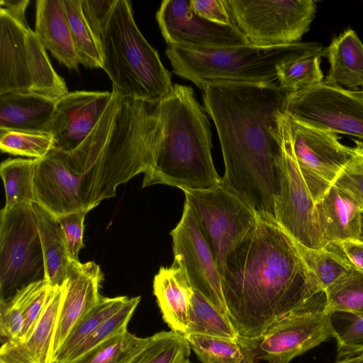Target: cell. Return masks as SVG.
<instances>
[{"instance_id": "cell-5", "label": "cell", "mask_w": 363, "mask_h": 363, "mask_svg": "<svg viewBox=\"0 0 363 363\" xmlns=\"http://www.w3.org/2000/svg\"><path fill=\"white\" fill-rule=\"evenodd\" d=\"M101 44L102 69L121 95L155 105L169 93L171 74L139 30L130 1L116 0Z\"/></svg>"}, {"instance_id": "cell-31", "label": "cell", "mask_w": 363, "mask_h": 363, "mask_svg": "<svg viewBox=\"0 0 363 363\" xmlns=\"http://www.w3.org/2000/svg\"><path fill=\"white\" fill-rule=\"evenodd\" d=\"M191 350L183 335L162 331L149 337L147 345L130 363H191Z\"/></svg>"}, {"instance_id": "cell-32", "label": "cell", "mask_w": 363, "mask_h": 363, "mask_svg": "<svg viewBox=\"0 0 363 363\" xmlns=\"http://www.w3.org/2000/svg\"><path fill=\"white\" fill-rule=\"evenodd\" d=\"M148 340L149 337H139L127 330L68 363H130Z\"/></svg>"}, {"instance_id": "cell-36", "label": "cell", "mask_w": 363, "mask_h": 363, "mask_svg": "<svg viewBox=\"0 0 363 363\" xmlns=\"http://www.w3.org/2000/svg\"><path fill=\"white\" fill-rule=\"evenodd\" d=\"M184 336L202 363H241L245 358L236 340L196 334Z\"/></svg>"}, {"instance_id": "cell-11", "label": "cell", "mask_w": 363, "mask_h": 363, "mask_svg": "<svg viewBox=\"0 0 363 363\" xmlns=\"http://www.w3.org/2000/svg\"><path fill=\"white\" fill-rule=\"evenodd\" d=\"M279 114L275 128L280 145L276 222L298 244L311 249L323 248L326 245L319 227L315 202L293 155Z\"/></svg>"}, {"instance_id": "cell-44", "label": "cell", "mask_w": 363, "mask_h": 363, "mask_svg": "<svg viewBox=\"0 0 363 363\" xmlns=\"http://www.w3.org/2000/svg\"><path fill=\"white\" fill-rule=\"evenodd\" d=\"M51 286L45 281L29 301L23 314V328L19 340L25 341L32 332L45 308Z\"/></svg>"}, {"instance_id": "cell-23", "label": "cell", "mask_w": 363, "mask_h": 363, "mask_svg": "<svg viewBox=\"0 0 363 363\" xmlns=\"http://www.w3.org/2000/svg\"><path fill=\"white\" fill-rule=\"evenodd\" d=\"M57 101L32 93L0 95V130L48 133Z\"/></svg>"}, {"instance_id": "cell-25", "label": "cell", "mask_w": 363, "mask_h": 363, "mask_svg": "<svg viewBox=\"0 0 363 363\" xmlns=\"http://www.w3.org/2000/svg\"><path fill=\"white\" fill-rule=\"evenodd\" d=\"M33 208L41 240L45 280L52 286H62L66 279L69 257L57 218L35 202Z\"/></svg>"}, {"instance_id": "cell-19", "label": "cell", "mask_w": 363, "mask_h": 363, "mask_svg": "<svg viewBox=\"0 0 363 363\" xmlns=\"http://www.w3.org/2000/svg\"><path fill=\"white\" fill-rule=\"evenodd\" d=\"M64 294V284L51 286L43 312L28 337L1 344L0 363H52L53 339Z\"/></svg>"}, {"instance_id": "cell-37", "label": "cell", "mask_w": 363, "mask_h": 363, "mask_svg": "<svg viewBox=\"0 0 363 363\" xmlns=\"http://www.w3.org/2000/svg\"><path fill=\"white\" fill-rule=\"evenodd\" d=\"M53 147L54 140L50 133L0 130V148L2 152L43 159Z\"/></svg>"}, {"instance_id": "cell-1", "label": "cell", "mask_w": 363, "mask_h": 363, "mask_svg": "<svg viewBox=\"0 0 363 363\" xmlns=\"http://www.w3.org/2000/svg\"><path fill=\"white\" fill-rule=\"evenodd\" d=\"M221 283L229 320L239 337L259 336L291 316L328 311L325 290L298 243L269 219L259 218L228 254Z\"/></svg>"}, {"instance_id": "cell-7", "label": "cell", "mask_w": 363, "mask_h": 363, "mask_svg": "<svg viewBox=\"0 0 363 363\" xmlns=\"http://www.w3.org/2000/svg\"><path fill=\"white\" fill-rule=\"evenodd\" d=\"M308 44L259 47L243 45L225 48L167 45L165 54L173 72L200 90L212 82L275 83L277 66Z\"/></svg>"}, {"instance_id": "cell-46", "label": "cell", "mask_w": 363, "mask_h": 363, "mask_svg": "<svg viewBox=\"0 0 363 363\" xmlns=\"http://www.w3.org/2000/svg\"><path fill=\"white\" fill-rule=\"evenodd\" d=\"M335 363H363V353L358 355L338 359Z\"/></svg>"}, {"instance_id": "cell-24", "label": "cell", "mask_w": 363, "mask_h": 363, "mask_svg": "<svg viewBox=\"0 0 363 363\" xmlns=\"http://www.w3.org/2000/svg\"><path fill=\"white\" fill-rule=\"evenodd\" d=\"M330 70L323 82L328 85L363 91V44L356 33L345 30L325 48Z\"/></svg>"}, {"instance_id": "cell-4", "label": "cell", "mask_w": 363, "mask_h": 363, "mask_svg": "<svg viewBox=\"0 0 363 363\" xmlns=\"http://www.w3.org/2000/svg\"><path fill=\"white\" fill-rule=\"evenodd\" d=\"M156 108L162 135L143 187L162 184L184 191L220 184L211 155V124L193 88L173 84Z\"/></svg>"}, {"instance_id": "cell-15", "label": "cell", "mask_w": 363, "mask_h": 363, "mask_svg": "<svg viewBox=\"0 0 363 363\" xmlns=\"http://www.w3.org/2000/svg\"><path fill=\"white\" fill-rule=\"evenodd\" d=\"M170 235L174 259L185 269L193 289L203 295L229 320L218 269L208 244L186 203L182 218Z\"/></svg>"}, {"instance_id": "cell-18", "label": "cell", "mask_w": 363, "mask_h": 363, "mask_svg": "<svg viewBox=\"0 0 363 363\" xmlns=\"http://www.w3.org/2000/svg\"><path fill=\"white\" fill-rule=\"evenodd\" d=\"M103 274L94 262L81 263L69 260L64 283L65 294L54 335L53 358L73 328L99 302Z\"/></svg>"}, {"instance_id": "cell-43", "label": "cell", "mask_w": 363, "mask_h": 363, "mask_svg": "<svg viewBox=\"0 0 363 363\" xmlns=\"http://www.w3.org/2000/svg\"><path fill=\"white\" fill-rule=\"evenodd\" d=\"M190 6L203 19L217 24L236 26L227 0H190Z\"/></svg>"}, {"instance_id": "cell-26", "label": "cell", "mask_w": 363, "mask_h": 363, "mask_svg": "<svg viewBox=\"0 0 363 363\" xmlns=\"http://www.w3.org/2000/svg\"><path fill=\"white\" fill-rule=\"evenodd\" d=\"M325 55V48L308 45L285 57L277 66L279 86L287 94H294L322 83L320 62Z\"/></svg>"}, {"instance_id": "cell-27", "label": "cell", "mask_w": 363, "mask_h": 363, "mask_svg": "<svg viewBox=\"0 0 363 363\" xmlns=\"http://www.w3.org/2000/svg\"><path fill=\"white\" fill-rule=\"evenodd\" d=\"M37 159L9 158L1 162L0 174L6 194L4 207L36 202L34 179Z\"/></svg>"}, {"instance_id": "cell-39", "label": "cell", "mask_w": 363, "mask_h": 363, "mask_svg": "<svg viewBox=\"0 0 363 363\" xmlns=\"http://www.w3.org/2000/svg\"><path fill=\"white\" fill-rule=\"evenodd\" d=\"M328 311L363 314V272H353L325 290Z\"/></svg>"}, {"instance_id": "cell-33", "label": "cell", "mask_w": 363, "mask_h": 363, "mask_svg": "<svg viewBox=\"0 0 363 363\" xmlns=\"http://www.w3.org/2000/svg\"><path fill=\"white\" fill-rule=\"evenodd\" d=\"M328 316L337 342V359L363 353V314L329 310Z\"/></svg>"}, {"instance_id": "cell-16", "label": "cell", "mask_w": 363, "mask_h": 363, "mask_svg": "<svg viewBox=\"0 0 363 363\" xmlns=\"http://www.w3.org/2000/svg\"><path fill=\"white\" fill-rule=\"evenodd\" d=\"M156 19L167 45L225 48L250 45L236 26L217 24L196 15L190 0L162 1Z\"/></svg>"}, {"instance_id": "cell-49", "label": "cell", "mask_w": 363, "mask_h": 363, "mask_svg": "<svg viewBox=\"0 0 363 363\" xmlns=\"http://www.w3.org/2000/svg\"><path fill=\"white\" fill-rule=\"evenodd\" d=\"M241 363H249L245 358Z\"/></svg>"}, {"instance_id": "cell-20", "label": "cell", "mask_w": 363, "mask_h": 363, "mask_svg": "<svg viewBox=\"0 0 363 363\" xmlns=\"http://www.w3.org/2000/svg\"><path fill=\"white\" fill-rule=\"evenodd\" d=\"M315 207L326 245L333 242L358 240L363 209L348 192L333 184L315 203Z\"/></svg>"}, {"instance_id": "cell-21", "label": "cell", "mask_w": 363, "mask_h": 363, "mask_svg": "<svg viewBox=\"0 0 363 363\" xmlns=\"http://www.w3.org/2000/svg\"><path fill=\"white\" fill-rule=\"evenodd\" d=\"M194 289L182 264L174 259L170 267H162L154 277L153 293L162 318L172 330L185 335Z\"/></svg>"}, {"instance_id": "cell-34", "label": "cell", "mask_w": 363, "mask_h": 363, "mask_svg": "<svg viewBox=\"0 0 363 363\" xmlns=\"http://www.w3.org/2000/svg\"><path fill=\"white\" fill-rule=\"evenodd\" d=\"M298 245L306 264L325 290L354 270L337 254L326 247L311 249L298 243Z\"/></svg>"}, {"instance_id": "cell-35", "label": "cell", "mask_w": 363, "mask_h": 363, "mask_svg": "<svg viewBox=\"0 0 363 363\" xmlns=\"http://www.w3.org/2000/svg\"><path fill=\"white\" fill-rule=\"evenodd\" d=\"M45 281L42 280L30 284L18 291L10 299L0 301V335L3 340L2 344L18 341L26 306Z\"/></svg>"}, {"instance_id": "cell-41", "label": "cell", "mask_w": 363, "mask_h": 363, "mask_svg": "<svg viewBox=\"0 0 363 363\" xmlns=\"http://www.w3.org/2000/svg\"><path fill=\"white\" fill-rule=\"evenodd\" d=\"M88 211L70 212L57 218L61 227L70 259L79 260V252L82 247L84 221Z\"/></svg>"}, {"instance_id": "cell-14", "label": "cell", "mask_w": 363, "mask_h": 363, "mask_svg": "<svg viewBox=\"0 0 363 363\" xmlns=\"http://www.w3.org/2000/svg\"><path fill=\"white\" fill-rule=\"evenodd\" d=\"M333 337L328 311L291 316L269 327L259 336L238 337L250 363H289L294 357Z\"/></svg>"}, {"instance_id": "cell-8", "label": "cell", "mask_w": 363, "mask_h": 363, "mask_svg": "<svg viewBox=\"0 0 363 363\" xmlns=\"http://www.w3.org/2000/svg\"><path fill=\"white\" fill-rule=\"evenodd\" d=\"M45 280V263L33 203L4 207L0 216V301Z\"/></svg>"}, {"instance_id": "cell-48", "label": "cell", "mask_w": 363, "mask_h": 363, "mask_svg": "<svg viewBox=\"0 0 363 363\" xmlns=\"http://www.w3.org/2000/svg\"><path fill=\"white\" fill-rule=\"evenodd\" d=\"M357 95L363 99V91H354Z\"/></svg>"}, {"instance_id": "cell-38", "label": "cell", "mask_w": 363, "mask_h": 363, "mask_svg": "<svg viewBox=\"0 0 363 363\" xmlns=\"http://www.w3.org/2000/svg\"><path fill=\"white\" fill-rule=\"evenodd\" d=\"M140 299V296L128 298L121 309L103 323L74 350L67 363L77 359L105 340L127 331L128 323Z\"/></svg>"}, {"instance_id": "cell-47", "label": "cell", "mask_w": 363, "mask_h": 363, "mask_svg": "<svg viewBox=\"0 0 363 363\" xmlns=\"http://www.w3.org/2000/svg\"><path fill=\"white\" fill-rule=\"evenodd\" d=\"M358 240L363 242V211L361 216L360 233Z\"/></svg>"}, {"instance_id": "cell-29", "label": "cell", "mask_w": 363, "mask_h": 363, "mask_svg": "<svg viewBox=\"0 0 363 363\" xmlns=\"http://www.w3.org/2000/svg\"><path fill=\"white\" fill-rule=\"evenodd\" d=\"M196 334L236 340L238 335L230 323L208 299L194 290L185 335Z\"/></svg>"}, {"instance_id": "cell-30", "label": "cell", "mask_w": 363, "mask_h": 363, "mask_svg": "<svg viewBox=\"0 0 363 363\" xmlns=\"http://www.w3.org/2000/svg\"><path fill=\"white\" fill-rule=\"evenodd\" d=\"M128 299L127 296L101 297L99 302L73 328L52 363H67L74 350L103 323L116 313Z\"/></svg>"}, {"instance_id": "cell-6", "label": "cell", "mask_w": 363, "mask_h": 363, "mask_svg": "<svg viewBox=\"0 0 363 363\" xmlns=\"http://www.w3.org/2000/svg\"><path fill=\"white\" fill-rule=\"evenodd\" d=\"M28 4V0L0 1V95L25 92L57 101L69 91L26 22Z\"/></svg>"}, {"instance_id": "cell-42", "label": "cell", "mask_w": 363, "mask_h": 363, "mask_svg": "<svg viewBox=\"0 0 363 363\" xmlns=\"http://www.w3.org/2000/svg\"><path fill=\"white\" fill-rule=\"evenodd\" d=\"M116 0H80L82 13L95 36L101 41Z\"/></svg>"}, {"instance_id": "cell-12", "label": "cell", "mask_w": 363, "mask_h": 363, "mask_svg": "<svg viewBox=\"0 0 363 363\" xmlns=\"http://www.w3.org/2000/svg\"><path fill=\"white\" fill-rule=\"evenodd\" d=\"M279 121L291 152L314 202L333 185L354 153L336 133L298 122L284 111Z\"/></svg>"}, {"instance_id": "cell-10", "label": "cell", "mask_w": 363, "mask_h": 363, "mask_svg": "<svg viewBox=\"0 0 363 363\" xmlns=\"http://www.w3.org/2000/svg\"><path fill=\"white\" fill-rule=\"evenodd\" d=\"M236 27L250 45L298 43L313 21V0H227Z\"/></svg>"}, {"instance_id": "cell-13", "label": "cell", "mask_w": 363, "mask_h": 363, "mask_svg": "<svg viewBox=\"0 0 363 363\" xmlns=\"http://www.w3.org/2000/svg\"><path fill=\"white\" fill-rule=\"evenodd\" d=\"M284 112L311 127L363 140V99L354 91L323 82L308 89L288 94Z\"/></svg>"}, {"instance_id": "cell-45", "label": "cell", "mask_w": 363, "mask_h": 363, "mask_svg": "<svg viewBox=\"0 0 363 363\" xmlns=\"http://www.w3.org/2000/svg\"><path fill=\"white\" fill-rule=\"evenodd\" d=\"M337 254L353 269L363 272V242L358 240L333 242L325 246Z\"/></svg>"}, {"instance_id": "cell-17", "label": "cell", "mask_w": 363, "mask_h": 363, "mask_svg": "<svg viewBox=\"0 0 363 363\" xmlns=\"http://www.w3.org/2000/svg\"><path fill=\"white\" fill-rule=\"evenodd\" d=\"M111 91H75L58 99L49 125L52 150L71 152L90 134L107 106Z\"/></svg>"}, {"instance_id": "cell-9", "label": "cell", "mask_w": 363, "mask_h": 363, "mask_svg": "<svg viewBox=\"0 0 363 363\" xmlns=\"http://www.w3.org/2000/svg\"><path fill=\"white\" fill-rule=\"evenodd\" d=\"M189 206L218 269L220 277L228 254L257 223V213L222 182L201 190L184 191Z\"/></svg>"}, {"instance_id": "cell-40", "label": "cell", "mask_w": 363, "mask_h": 363, "mask_svg": "<svg viewBox=\"0 0 363 363\" xmlns=\"http://www.w3.org/2000/svg\"><path fill=\"white\" fill-rule=\"evenodd\" d=\"M354 141V153L333 184L352 195L363 209V141Z\"/></svg>"}, {"instance_id": "cell-22", "label": "cell", "mask_w": 363, "mask_h": 363, "mask_svg": "<svg viewBox=\"0 0 363 363\" xmlns=\"http://www.w3.org/2000/svg\"><path fill=\"white\" fill-rule=\"evenodd\" d=\"M35 33L43 48L68 69L79 64L63 0L36 1Z\"/></svg>"}, {"instance_id": "cell-28", "label": "cell", "mask_w": 363, "mask_h": 363, "mask_svg": "<svg viewBox=\"0 0 363 363\" xmlns=\"http://www.w3.org/2000/svg\"><path fill=\"white\" fill-rule=\"evenodd\" d=\"M63 3L79 64L89 68L102 69L101 41L85 20L80 0H63Z\"/></svg>"}, {"instance_id": "cell-3", "label": "cell", "mask_w": 363, "mask_h": 363, "mask_svg": "<svg viewBox=\"0 0 363 363\" xmlns=\"http://www.w3.org/2000/svg\"><path fill=\"white\" fill-rule=\"evenodd\" d=\"M111 98L100 119L74 150H54L84 202L99 203L116 188L148 172L162 138L156 104L121 95Z\"/></svg>"}, {"instance_id": "cell-2", "label": "cell", "mask_w": 363, "mask_h": 363, "mask_svg": "<svg viewBox=\"0 0 363 363\" xmlns=\"http://www.w3.org/2000/svg\"><path fill=\"white\" fill-rule=\"evenodd\" d=\"M202 91L220 143L221 182L259 218L276 221L280 145L275 128L288 94L277 82L230 81L209 82Z\"/></svg>"}]
</instances>
